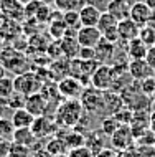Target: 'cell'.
<instances>
[{
	"label": "cell",
	"mask_w": 155,
	"mask_h": 157,
	"mask_svg": "<svg viewBox=\"0 0 155 157\" xmlns=\"http://www.w3.org/2000/svg\"><path fill=\"white\" fill-rule=\"evenodd\" d=\"M5 76H7V68L3 66V63H2V61H0V79L5 78Z\"/></svg>",
	"instance_id": "obj_40"
},
{
	"label": "cell",
	"mask_w": 155,
	"mask_h": 157,
	"mask_svg": "<svg viewBox=\"0 0 155 157\" xmlns=\"http://www.w3.org/2000/svg\"><path fill=\"white\" fill-rule=\"evenodd\" d=\"M114 81H116V71L109 65H99L94 70V73L91 75V84L96 90H101V91L111 90Z\"/></svg>",
	"instance_id": "obj_3"
},
{
	"label": "cell",
	"mask_w": 155,
	"mask_h": 157,
	"mask_svg": "<svg viewBox=\"0 0 155 157\" xmlns=\"http://www.w3.org/2000/svg\"><path fill=\"white\" fill-rule=\"evenodd\" d=\"M117 32H119V41H125L129 43L131 40L139 36L140 27L134 22L132 18H124L117 23Z\"/></svg>",
	"instance_id": "obj_12"
},
{
	"label": "cell",
	"mask_w": 155,
	"mask_h": 157,
	"mask_svg": "<svg viewBox=\"0 0 155 157\" xmlns=\"http://www.w3.org/2000/svg\"><path fill=\"white\" fill-rule=\"evenodd\" d=\"M96 157H117V154H116V151H112V149H106V147H104V149L99 152L98 155Z\"/></svg>",
	"instance_id": "obj_39"
},
{
	"label": "cell",
	"mask_w": 155,
	"mask_h": 157,
	"mask_svg": "<svg viewBox=\"0 0 155 157\" xmlns=\"http://www.w3.org/2000/svg\"><path fill=\"white\" fill-rule=\"evenodd\" d=\"M129 18H132L139 27H144V25H150L152 22H155V10H152L144 0L140 2H134L131 5V13H129Z\"/></svg>",
	"instance_id": "obj_5"
},
{
	"label": "cell",
	"mask_w": 155,
	"mask_h": 157,
	"mask_svg": "<svg viewBox=\"0 0 155 157\" xmlns=\"http://www.w3.org/2000/svg\"><path fill=\"white\" fill-rule=\"evenodd\" d=\"M12 122H13L15 129H20V127H31L33 121H35V116L28 111L27 108H20V109H15L12 113Z\"/></svg>",
	"instance_id": "obj_17"
},
{
	"label": "cell",
	"mask_w": 155,
	"mask_h": 157,
	"mask_svg": "<svg viewBox=\"0 0 155 157\" xmlns=\"http://www.w3.org/2000/svg\"><path fill=\"white\" fill-rule=\"evenodd\" d=\"M119 121L116 119V116L114 114H111V116H107V117H104L102 119V132L104 134H107V136H111V134H114L117 129H119Z\"/></svg>",
	"instance_id": "obj_30"
},
{
	"label": "cell",
	"mask_w": 155,
	"mask_h": 157,
	"mask_svg": "<svg viewBox=\"0 0 155 157\" xmlns=\"http://www.w3.org/2000/svg\"><path fill=\"white\" fill-rule=\"evenodd\" d=\"M58 129H60V126L56 124V121H54L53 117H46V114L35 117V121H33V124H31V131L35 132L36 137H38V141L43 137L53 136Z\"/></svg>",
	"instance_id": "obj_7"
},
{
	"label": "cell",
	"mask_w": 155,
	"mask_h": 157,
	"mask_svg": "<svg viewBox=\"0 0 155 157\" xmlns=\"http://www.w3.org/2000/svg\"><path fill=\"white\" fill-rule=\"evenodd\" d=\"M63 22L66 23L68 28H81V22H79V10L73 12H65L63 13Z\"/></svg>",
	"instance_id": "obj_29"
},
{
	"label": "cell",
	"mask_w": 155,
	"mask_h": 157,
	"mask_svg": "<svg viewBox=\"0 0 155 157\" xmlns=\"http://www.w3.org/2000/svg\"><path fill=\"white\" fill-rule=\"evenodd\" d=\"M139 38L147 46H153L155 45V28L152 25H144V27H140Z\"/></svg>",
	"instance_id": "obj_26"
},
{
	"label": "cell",
	"mask_w": 155,
	"mask_h": 157,
	"mask_svg": "<svg viewBox=\"0 0 155 157\" xmlns=\"http://www.w3.org/2000/svg\"><path fill=\"white\" fill-rule=\"evenodd\" d=\"M145 61L150 65V68L155 71V45L153 46H149L147 50V55H145Z\"/></svg>",
	"instance_id": "obj_38"
},
{
	"label": "cell",
	"mask_w": 155,
	"mask_h": 157,
	"mask_svg": "<svg viewBox=\"0 0 155 157\" xmlns=\"http://www.w3.org/2000/svg\"><path fill=\"white\" fill-rule=\"evenodd\" d=\"M84 144L93 151L94 155H98L104 149V132H91V136L84 137Z\"/></svg>",
	"instance_id": "obj_22"
},
{
	"label": "cell",
	"mask_w": 155,
	"mask_h": 157,
	"mask_svg": "<svg viewBox=\"0 0 155 157\" xmlns=\"http://www.w3.org/2000/svg\"><path fill=\"white\" fill-rule=\"evenodd\" d=\"M13 84H15V91L23 94L25 98L33 94V93L41 91V81L35 73H20L17 78H13Z\"/></svg>",
	"instance_id": "obj_2"
},
{
	"label": "cell",
	"mask_w": 155,
	"mask_h": 157,
	"mask_svg": "<svg viewBox=\"0 0 155 157\" xmlns=\"http://www.w3.org/2000/svg\"><path fill=\"white\" fill-rule=\"evenodd\" d=\"M33 151L27 146H22V144H17L12 141L10 151H8V157H31Z\"/></svg>",
	"instance_id": "obj_27"
},
{
	"label": "cell",
	"mask_w": 155,
	"mask_h": 157,
	"mask_svg": "<svg viewBox=\"0 0 155 157\" xmlns=\"http://www.w3.org/2000/svg\"><path fill=\"white\" fill-rule=\"evenodd\" d=\"M109 13H112L117 20H124L129 18V13H131V3L127 0H112V3L109 5Z\"/></svg>",
	"instance_id": "obj_19"
},
{
	"label": "cell",
	"mask_w": 155,
	"mask_h": 157,
	"mask_svg": "<svg viewBox=\"0 0 155 157\" xmlns=\"http://www.w3.org/2000/svg\"><path fill=\"white\" fill-rule=\"evenodd\" d=\"M53 157H69V155H68V152H66V154H58V155H53Z\"/></svg>",
	"instance_id": "obj_43"
},
{
	"label": "cell",
	"mask_w": 155,
	"mask_h": 157,
	"mask_svg": "<svg viewBox=\"0 0 155 157\" xmlns=\"http://www.w3.org/2000/svg\"><path fill=\"white\" fill-rule=\"evenodd\" d=\"M12 141L10 139H5L0 136V157H8V151H10Z\"/></svg>",
	"instance_id": "obj_37"
},
{
	"label": "cell",
	"mask_w": 155,
	"mask_h": 157,
	"mask_svg": "<svg viewBox=\"0 0 155 157\" xmlns=\"http://www.w3.org/2000/svg\"><path fill=\"white\" fill-rule=\"evenodd\" d=\"M114 50H116L114 43H111V41L101 38V41L94 46L96 61H98L99 65H107V61H111L112 56H114Z\"/></svg>",
	"instance_id": "obj_15"
},
{
	"label": "cell",
	"mask_w": 155,
	"mask_h": 157,
	"mask_svg": "<svg viewBox=\"0 0 155 157\" xmlns=\"http://www.w3.org/2000/svg\"><path fill=\"white\" fill-rule=\"evenodd\" d=\"M15 93V84H13V78H5L0 79V99H8L12 94Z\"/></svg>",
	"instance_id": "obj_25"
},
{
	"label": "cell",
	"mask_w": 155,
	"mask_h": 157,
	"mask_svg": "<svg viewBox=\"0 0 155 157\" xmlns=\"http://www.w3.org/2000/svg\"><path fill=\"white\" fill-rule=\"evenodd\" d=\"M68 155H69V157H96V155L93 154V151H91L89 147L86 146V144L69 149V151H68Z\"/></svg>",
	"instance_id": "obj_34"
},
{
	"label": "cell",
	"mask_w": 155,
	"mask_h": 157,
	"mask_svg": "<svg viewBox=\"0 0 155 157\" xmlns=\"http://www.w3.org/2000/svg\"><path fill=\"white\" fill-rule=\"evenodd\" d=\"M152 99H153V103H155V94H153V96H152Z\"/></svg>",
	"instance_id": "obj_44"
},
{
	"label": "cell",
	"mask_w": 155,
	"mask_h": 157,
	"mask_svg": "<svg viewBox=\"0 0 155 157\" xmlns=\"http://www.w3.org/2000/svg\"><path fill=\"white\" fill-rule=\"evenodd\" d=\"M134 134L129 124H120L114 134H111V144L116 151H127L134 142Z\"/></svg>",
	"instance_id": "obj_8"
},
{
	"label": "cell",
	"mask_w": 155,
	"mask_h": 157,
	"mask_svg": "<svg viewBox=\"0 0 155 157\" xmlns=\"http://www.w3.org/2000/svg\"><path fill=\"white\" fill-rule=\"evenodd\" d=\"M45 149H46L48 154L53 157V155H58V154H66V151H68L69 147L61 137L54 136L53 139H50V141L45 144Z\"/></svg>",
	"instance_id": "obj_21"
},
{
	"label": "cell",
	"mask_w": 155,
	"mask_h": 157,
	"mask_svg": "<svg viewBox=\"0 0 155 157\" xmlns=\"http://www.w3.org/2000/svg\"><path fill=\"white\" fill-rule=\"evenodd\" d=\"M87 3L94 5L96 8H99L101 12H107L109 10V5L112 3V0H87ZM86 3V5H87Z\"/></svg>",
	"instance_id": "obj_36"
},
{
	"label": "cell",
	"mask_w": 155,
	"mask_h": 157,
	"mask_svg": "<svg viewBox=\"0 0 155 157\" xmlns=\"http://www.w3.org/2000/svg\"><path fill=\"white\" fill-rule=\"evenodd\" d=\"M117 23H119V20H117L112 13H109V12H102L101 18H99V22H98V28L102 33V32L109 30V28H116Z\"/></svg>",
	"instance_id": "obj_23"
},
{
	"label": "cell",
	"mask_w": 155,
	"mask_h": 157,
	"mask_svg": "<svg viewBox=\"0 0 155 157\" xmlns=\"http://www.w3.org/2000/svg\"><path fill=\"white\" fill-rule=\"evenodd\" d=\"M101 13L102 12L99 8H96L94 5H91V3L83 5L79 8V22H81V27H98Z\"/></svg>",
	"instance_id": "obj_14"
},
{
	"label": "cell",
	"mask_w": 155,
	"mask_h": 157,
	"mask_svg": "<svg viewBox=\"0 0 155 157\" xmlns=\"http://www.w3.org/2000/svg\"><path fill=\"white\" fill-rule=\"evenodd\" d=\"M12 141L17 142V144H22V146H27V147L31 149V147L38 142V137H36L35 132L31 131V127H20V129H15Z\"/></svg>",
	"instance_id": "obj_16"
},
{
	"label": "cell",
	"mask_w": 155,
	"mask_h": 157,
	"mask_svg": "<svg viewBox=\"0 0 155 157\" xmlns=\"http://www.w3.org/2000/svg\"><path fill=\"white\" fill-rule=\"evenodd\" d=\"M48 104H50V99H48V98L45 96L41 91L33 93V94L25 98V108H27L35 117L45 116V114H46Z\"/></svg>",
	"instance_id": "obj_9"
},
{
	"label": "cell",
	"mask_w": 155,
	"mask_h": 157,
	"mask_svg": "<svg viewBox=\"0 0 155 157\" xmlns=\"http://www.w3.org/2000/svg\"><path fill=\"white\" fill-rule=\"evenodd\" d=\"M149 46L140 40L139 36L134 38L127 43V55L131 60H145V55H147Z\"/></svg>",
	"instance_id": "obj_18"
},
{
	"label": "cell",
	"mask_w": 155,
	"mask_h": 157,
	"mask_svg": "<svg viewBox=\"0 0 155 157\" xmlns=\"http://www.w3.org/2000/svg\"><path fill=\"white\" fill-rule=\"evenodd\" d=\"M139 86H140V93L145 94L147 98H152L155 94V76H150V78H145L139 81Z\"/></svg>",
	"instance_id": "obj_31"
},
{
	"label": "cell",
	"mask_w": 155,
	"mask_h": 157,
	"mask_svg": "<svg viewBox=\"0 0 155 157\" xmlns=\"http://www.w3.org/2000/svg\"><path fill=\"white\" fill-rule=\"evenodd\" d=\"M145 3H147V5L152 8V10H155V0H144Z\"/></svg>",
	"instance_id": "obj_42"
},
{
	"label": "cell",
	"mask_w": 155,
	"mask_h": 157,
	"mask_svg": "<svg viewBox=\"0 0 155 157\" xmlns=\"http://www.w3.org/2000/svg\"><path fill=\"white\" fill-rule=\"evenodd\" d=\"M79 101H81L83 108H84L86 111H94V113L101 111V109L104 108V91L96 90L94 86L84 88V91H83Z\"/></svg>",
	"instance_id": "obj_6"
},
{
	"label": "cell",
	"mask_w": 155,
	"mask_h": 157,
	"mask_svg": "<svg viewBox=\"0 0 155 157\" xmlns=\"http://www.w3.org/2000/svg\"><path fill=\"white\" fill-rule=\"evenodd\" d=\"M102 33L98 27H81L78 28L76 40L79 46H86V48H94L96 45L101 41Z\"/></svg>",
	"instance_id": "obj_10"
},
{
	"label": "cell",
	"mask_w": 155,
	"mask_h": 157,
	"mask_svg": "<svg viewBox=\"0 0 155 157\" xmlns=\"http://www.w3.org/2000/svg\"><path fill=\"white\" fill-rule=\"evenodd\" d=\"M0 2H2V0H0Z\"/></svg>",
	"instance_id": "obj_48"
},
{
	"label": "cell",
	"mask_w": 155,
	"mask_h": 157,
	"mask_svg": "<svg viewBox=\"0 0 155 157\" xmlns=\"http://www.w3.org/2000/svg\"><path fill=\"white\" fill-rule=\"evenodd\" d=\"M150 129H152L153 132H155V113L152 114V116H150Z\"/></svg>",
	"instance_id": "obj_41"
},
{
	"label": "cell",
	"mask_w": 155,
	"mask_h": 157,
	"mask_svg": "<svg viewBox=\"0 0 155 157\" xmlns=\"http://www.w3.org/2000/svg\"><path fill=\"white\" fill-rule=\"evenodd\" d=\"M54 3V8L60 12H73V10H78L79 8V3L81 0H53Z\"/></svg>",
	"instance_id": "obj_28"
},
{
	"label": "cell",
	"mask_w": 155,
	"mask_h": 157,
	"mask_svg": "<svg viewBox=\"0 0 155 157\" xmlns=\"http://www.w3.org/2000/svg\"><path fill=\"white\" fill-rule=\"evenodd\" d=\"M78 58H81V60H96L94 48H86V46H81V48H79V53H78Z\"/></svg>",
	"instance_id": "obj_35"
},
{
	"label": "cell",
	"mask_w": 155,
	"mask_h": 157,
	"mask_svg": "<svg viewBox=\"0 0 155 157\" xmlns=\"http://www.w3.org/2000/svg\"><path fill=\"white\" fill-rule=\"evenodd\" d=\"M13 132H15V126H13V122H12V119L2 117V119H0V136L12 141Z\"/></svg>",
	"instance_id": "obj_32"
},
{
	"label": "cell",
	"mask_w": 155,
	"mask_h": 157,
	"mask_svg": "<svg viewBox=\"0 0 155 157\" xmlns=\"http://www.w3.org/2000/svg\"><path fill=\"white\" fill-rule=\"evenodd\" d=\"M2 117H3V116H2V113H0V119H2Z\"/></svg>",
	"instance_id": "obj_45"
},
{
	"label": "cell",
	"mask_w": 155,
	"mask_h": 157,
	"mask_svg": "<svg viewBox=\"0 0 155 157\" xmlns=\"http://www.w3.org/2000/svg\"><path fill=\"white\" fill-rule=\"evenodd\" d=\"M56 86H58V94L61 98H65V99H79L83 91H84L83 83L71 75L61 78Z\"/></svg>",
	"instance_id": "obj_4"
},
{
	"label": "cell",
	"mask_w": 155,
	"mask_h": 157,
	"mask_svg": "<svg viewBox=\"0 0 155 157\" xmlns=\"http://www.w3.org/2000/svg\"><path fill=\"white\" fill-rule=\"evenodd\" d=\"M83 113H84V108L79 99H66L58 106L53 119L60 127H74L79 124Z\"/></svg>",
	"instance_id": "obj_1"
},
{
	"label": "cell",
	"mask_w": 155,
	"mask_h": 157,
	"mask_svg": "<svg viewBox=\"0 0 155 157\" xmlns=\"http://www.w3.org/2000/svg\"><path fill=\"white\" fill-rule=\"evenodd\" d=\"M79 48L81 46H79L76 36L65 35L61 38V53L63 55H66V56H78Z\"/></svg>",
	"instance_id": "obj_20"
},
{
	"label": "cell",
	"mask_w": 155,
	"mask_h": 157,
	"mask_svg": "<svg viewBox=\"0 0 155 157\" xmlns=\"http://www.w3.org/2000/svg\"><path fill=\"white\" fill-rule=\"evenodd\" d=\"M31 157H38V155H35V154H33V155H31Z\"/></svg>",
	"instance_id": "obj_46"
},
{
	"label": "cell",
	"mask_w": 155,
	"mask_h": 157,
	"mask_svg": "<svg viewBox=\"0 0 155 157\" xmlns=\"http://www.w3.org/2000/svg\"><path fill=\"white\" fill-rule=\"evenodd\" d=\"M127 71L131 75V78L135 79L137 83L145 79V78H150L155 73L145 60H131L127 63Z\"/></svg>",
	"instance_id": "obj_11"
},
{
	"label": "cell",
	"mask_w": 155,
	"mask_h": 157,
	"mask_svg": "<svg viewBox=\"0 0 155 157\" xmlns=\"http://www.w3.org/2000/svg\"><path fill=\"white\" fill-rule=\"evenodd\" d=\"M153 76H155V73H153Z\"/></svg>",
	"instance_id": "obj_47"
},
{
	"label": "cell",
	"mask_w": 155,
	"mask_h": 157,
	"mask_svg": "<svg viewBox=\"0 0 155 157\" xmlns=\"http://www.w3.org/2000/svg\"><path fill=\"white\" fill-rule=\"evenodd\" d=\"M2 13L13 20H22L25 17V3L22 0H2L0 2Z\"/></svg>",
	"instance_id": "obj_13"
},
{
	"label": "cell",
	"mask_w": 155,
	"mask_h": 157,
	"mask_svg": "<svg viewBox=\"0 0 155 157\" xmlns=\"http://www.w3.org/2000/svg\"><path fill=\"white\" fill-rule=\"evenodd\" d=\"M66 30H68V27H66V23L63 22V18L50 20V33L53 35V38H56V40H61V38L65 36Z\"/></svg>",
	"instance_id": "obj_24"
},
{
	"label": "cell",
	"mask_w": 155,
	"mask_h": 157,
	"mask_svg": "<svg viewBox=\"0 0 155 157\" xmlns=\"http://www.w3.org/2000/svg\"><path fill=\"white\" fill-rule=\"evenodd\" d=\"M7 103V108H12V111L15 109H20V108H25V96L20 94V93H13L8 99H3Z\"/></svg>",
	"instance_id": "obj_33"
}]
</instances>
